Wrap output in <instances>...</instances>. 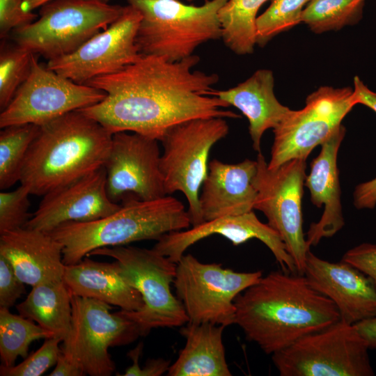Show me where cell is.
<instances>
[{"label": "cell", "mask_w": 376, "mask_h": 376, "mask_svg": "<svg viewBox=\"0 0 376 376\" xmlns=\"http://www.w3.org/2000/svg\"><path fill=\"white\" fill-rule=\"evenodd\" d=\"M35 55L29 77L1 112V128L19 124L40 126L106 97L100 89L76 83L42 65Z\"/></svg>", "instance_id": "obj_14"}, {"label": "cell", "mask_w": 376, "mask_h": 376, "mask_svg": "<svg viewBox=\"0 0 376 376\" xmlns=\"http://www.w3.org/2000/svg\"><path fill=\"white\" fill-rule=\"evenodd\" d=\"M304 275L311 287L334 302L341 320L354 324L376 315V288L352 265L323 260L309 250Z\"/></svg>", "instance_id": "obj_19"}, {"label": "cell", "mask_w": 376, "mask_h": 376, "mask_svg": "<svg viewBox=\"0 0 376 376\" xmlns=\"http://www.w3.org/2000/svg\"><path fill=\"white\" fill-rule=\"evenodd\" d=\"M257 169L256 160L235 164L210 161L199 196L204 221L252 211L257 196L253 185Z\"/></svg>", "instance_id": "obj_21"}, {"label": "cell", "mask_w": 376, "mask_h": 376, "mask_svg": "<svg viewBox=\"0 0 376 376\" xmlns=\"http://www.w3.org/2000/svg\"><path fill=\"white\" fill-rule=\"evenodd\" d=\"M342 260L368 276L376 288V244L363 243L356 246L345 252Z\"/></svg>", "instance_id": "obj_37"}, {"label": "cell", "mask_w": 376, "mask_h": 376, "mask_svg": "<svg viewBox=\"0 0 376 376\" xmlns=\"http://www.w3.org/2000/svg\"><path fill=\"white\" fill-rule=\"evenodd\" d=\"M224 326L187 322L180 329L186 343L168 376H230L222 336Z\"/></svg>", "instance_id": "obj_25"}, {"label": "cell", "mask_w": 376, "mask_h": 376, "mask_svg": "<svg viewBox=\"0 0 376 376\" xmlns=\"http://www.w3.org/2000/svg\"><path fill=\"white\" fill-rule=\"evenodd\" d=\"M365 0H310L301 22L315 33L338 30L357 24L363 15Z\"/></svg>", "instance_id": "obj_30"}, {"label": "cell", "mask_w": 376, "mask_h": 376, "mask_svg": "<svg viewBox=\"0 0 376 376\" xmlns=\"http://www.w3.org/2000/svg\"><path fill=\"white\" fill-rule=\"evenodd\" d=\"M187 1H194V0H187Z\"/></svg>", "instance_id": "obj_44"}, {"label": "cell", "mask_w": 376, "mask_h": 376, "mask_svg": "<svg viewBox=\"0 0 376 376\" xmlns=\"http://www.w3.org/2000/svg\"><path fill=\"white\" fill-rule=\"evenodd\" d=\"M188 211L177 198L143 201L129 196L112 214L91 221L63 224L49 233L63 245V261L73 265L99 248L125 246L157 240L166 233L189 228Z\"/></svg>", "instance_id": "obj_4"}, {"label": "cell", "mask_w": 376, "mask_h": 376, "mask_svg": "<svg viewBox=\"0 0 376 376\" xmlns=\"http://www.w3.org/2000/svg\"><path fill=\"white\" fill-rule=\"evenodd\" d=\"M120 204L109 197L104 166L43 196L24 227L50 233L68 222H85L105 217Z\"/></svg>", "instance_id": "obj_17"}, {"label": "cell", "mask_w": 376, "mask_h": 376, "mask_svg": "<svg viewBox=\"0 0 376 376\" xmlns=\"http://www.w3.org/2000/svg\"><path fill=\"white\" fill-rule=\"evenodd\" d=\"M90 256L113 258L121 276L141 294L143 306L140 310L118 311L137 325L141 336L152 329L180 327L189 322L182 303L171 290L176 263L169 258L153 249L126 245L99 248Z\"/></svg>", "instance_id": "obj_6"}, {"label": "cell", "mask_w": 376, "mask_h": 376, "mask_svg": "<svg viewBox=\"0 0 376 376\" xmlns=\"http://www.w3.org/2000/svg\"><path fill=\"white\" fill-rule=\"evenodd\" d=\"M51 0H23L22 8L26 12H33L36 8H40L43 4ZM104 2H109V0H100Z\"/></svg>", "instance_id": "obj_43"}, {"label": "cell", "mask_w": 376, "mask_h": 376, "mask_svg": "<svg viewBox=\"0 0 376 376\" xmlns=\"http://www.w3.org/2000/svg\"><path fill=\"white\" fill-rule=\"evenodd\" d=\"M112 134L80 110L40 126L25 158L19 182L44 196L104 166Z\"/></svg>", "instance_id": "obj_3"}, {"label": "cell", "mask_w": 376, "mask_h": 376, "mask_svg": "<svg viewBox=\"0 0 376 376\" xmlns=\"http://www.w3.org/2000/svg\"><path fill=\"white\" fill-rule=\"evenodd\" d=\"M86 375L80 366L70 357L61 351L54 369L49 376H83Z\"/></svg>", "instance_id": "obj_39"}, {"label": "cell", "mask_w": 376, "mask_h": 376, "mask_svg": "<svg viewBox=\"0 0 376 376\" xmlns=\"http://www.w3.org/2000/svg\"><path fill=\"white\" fill-rule=\"evenodd\" d=\"M268 0H228L219 11L221 38L239 55L251 54L256 44V19Z\"/></svg>", "instance_id": "obj_27"}, {"label": "cell", "mask_w": 376, "mask_h": 376, "mask_svg": "<svg viewBox=\"0 0 376 376\" xmlns=\"http://www.w3.org/2000/svg\"><path fill=\"white\" fill-rule=\"evenodd\" d=\"M40 126L12 125L0 132V189L5 190L20 180L22 166Z\"/></svg>", "instance_id": "obj_29"}, {"label": "cell", "mask_w": 376, "mask_h": 376, "mask_svg": "<svg viewBox=\"0 0 376 376\" xmlns=\"http://www.w3.org/2000/svg\"><path fill=\"white\" fill-rule=\"evenodd\" d=\"M62 339L46 338L42 346L16 366H0L1 376H39L56 365L61 347Z\"/></svg>", "instance_id": "obj_33"}, {"label": "cell", "mask_w": 376, "mask_h": 376, "mask_svg": "<svg viewBox=\"0 0 376 376\" xmlns=\"http://www.w3.org/2000/svg\"><path fill=\"white\" fill-rule=\"evenodd\" d=\"M274 86L272 71L261 69L235 87L209 93L236 107L246 117L253 147L258 152L265 132L274 129L290 111L276 99Z\"/></svg>", "instance_id": "obj_23"}, {"label": "cell", "mask_w": 376, "mask_h": 376, "mask_svg": "<svg viewBox=\"0 0 376 376\" xmlns=\"http://www.w3.org/2000/svg\"><path fill=\"white\" fill-rule=\"evenodd\" d=\"M224 118H194L169 128L160 139V157L166 195L181 191L189 204L193 226L204 222L200 203V189L207 175L208 157L212 146L228 133Z\"/></svg>", "instance_id": "obj_8"}, {"label": "cell", "mask_w": 376, "mask_h": 376, "mask_svg": "<svg viewBox=\"0 0 376 376\" xmlns=\"http://www.w3.org/2000/svg\"><path fill=\"white\" fill-rule=\"evenodd\" d=\"M9 262L0 255V307L10 308L26 292Z\"/></svg>", "instance_id": "obj_36"}, {"label": "cell", "mask_w": 376, "mask_h": 376, "mask_svg": "<svg viewBox=\"0 0 376 376\" xmlns=\"http://www.w3.org/2000/svg\"><path fill=\"white\" fill-rule=\"evenodd\" d=\"M34 54L16 42L3 43L0 50V108L3 110L31 70Z\"/></svg>", "instance_id": "obj_31"}, {"label": "cell", "mask_w": 376, "mask_h": 376, "mask_svg": "<svg viewBox=\"0 0 376 376\" xmlns=\"http://www.w3.org/2000/svg\"><path fill=\"white\" fill-rule=\"evenodd\" d=\"M53 337L33 320L13 314L9 308L0 307V357L1 365L10 367L18 357L28 356L29 345L39 339Z\"/></svg>", "instance_id": "obj_28"}, {"label": "cell", "mask_w": 376, "mask_h": 376, "mask_svg": "<svg viewBox=\"0 0 376 376\" xmlns=\"http://www.w3.org/2000/svg\"><path fill=\"white\" fill-rule=\"evenodd\" d=\"M353 95L357 104H363L376 113V93L369 89L358 76L354 77Z\"/></svg>", "instance_id": "obj_40"}, {"label": "cell", "mask_w": 376, "mask_h": 376, "mask_svg": "<svg viewBox=\"0 0 376 376\" xmlns=\"http://www.w3.org/2000/svg\"><path fill=\"white\" fill-rule=\"evenodd\" d=\"M0 255L26 285L63 279V245L48 233L23 227L1 233Z\"/></svg>", "instance_id": "obj_22"}, {"label": "cell", "mask_w": 376, "mask_h": 376, "mask_svg": "<svg viewBox=\"0 0 376 376\" xmlns=\"http://www.w3.org/2000/svg\"><path fill=\"white\" fill-rule=\"evenodd\" d=\"M199 61L194 54L174 62L142 55L115 73L85 83L107 95L79 110L112 134L130 132L158 141L169 128L188 120L240 118L226 109L228 103L209 95L219 76L193 70Z\"/></svg>", "instance_id": "obj_1"}, {"label": "cell", "mask_w": 376, "mask_h": 376, "mask_svg": "<svg viewBox=\"0 0 376 376\" xmlns=\"http://www.w3.org/2000/svg\"><path fill=\"white\" fill-rule=\"evenodd\" d=\"M160 157L158 140L134 132L114 133L104 164L109 198L118 203L129 196L150 201L166 196Z\"/></svg>", "instance_id": "obj_16"}, {"label": "cell", "mask_w": 376, "mask_h": 376, "mask_svg": "<svg viewBox=\"0 0 376 376\" xmlns=\"http://www.w3.org/2000/svg\"><path fill=\"white\" fill-rule=\"evenodd\" d=\"M353 196L354 205L357 209H373L376 206V177L359 184Z\"/></svg>", "instance_id": "obj_38"}, {"label": "cell", "mask_w": 376, "mask_h": 376, "mask_svg": "<svg viewBox=\"0 0 376 376\" xmlns=\"http://www.w3.org/2000/svg\"><path fill=\"white\" fill-rule=\"evenodd\" d=\"M357 105L353 88L322 86L306 99L305 107L292 110L273 129L274 139L269 169L293 159H306L311 151L327 140Z\"/></svg>", "instance_id": "obj_13"}, {"label": "cell", "mask_w": 376, "mask_h": 376, "mask_svg": "<svg viewBox=\"0 0 376 376\" xmlns=\"http://www.w3.org/2000/svg\"><path fill=\"white\" fill-rule=\"evenodd\" d=\"M345 134L341 125L321 146V150L311 164L304 185L308 189L311 201L318 207H324L321 218L313 222L306 233L308 247L316 246L324 237H330L345 225L340 202L339 172L337 157Z\"/></svg>", "instance_id": "obj_20"}, {"label": "cell", "mask_w": 376, "mask_h": 376, "mask_svg": "<svg viewBox=\"0 0 376 376\" xmlns=\"http://www.w3.org/2000/svg\"><path fill=\"white\" fill-rule=\"evenodd\" d=\"M235 324L249 341L272 354L339 321L334 302L304 275L272 271L235 299Z\"/></svg>", "instance_id": "obj_2"}, {"label": "cell", "mask_w": 376, "mask_h": 376, "mask_svg": "<svg viewBox=\"0 0 376 376\" xmlns=\"http://www.w3.org/2000/svg\"><path fill=\"white\" fill-rule=\"evenodd\" d=\"M140 12L124 6L120 17L70 54L48 61L47 67L84 84L97 77L115 73L139 60L136 43Z\"/></svg>", "instance_id": "obj_15"}, {"label": "cell", "mask_w": 376, "mask_h": 376, "mask_svg": "<svg viewBox=\"0 0 376 376\" xmlns=\"http://www.w3.org/2000/svg\"><path fill=\"white\" fill-rule=\"evenodd\" d=\"M23 0H0V37L5 38L12 31L33 22L38 15L22 8Z\"/></svg>", "instance_id": "obj_35"}, {"label": "cell", "mask_w": 376, "mask_h": 376, "mask_svg": "<svg viewBox=\"0 0 376 376\" xmlns=\"http://www.w3.org/2000/svg\"><path fill=\"white\" fill-rule=\"evenodd\" d=\"M63 280L71 295L91 298L118 306L121 310H140L143 301L137 290L119 272L117 264L84 258L65 265Z\"/></svg>", "instance_id": "obj_24"}, {"label": "cell", "mask_w": 376, "mask_h": 376, "mask_svg": "<svg viewBox=\"0 0 376 376\" xmlns=\"http://www.w3.org/2000/svg\"><path fill=\"white\" fill-rule=\"evenodd\" d=\"M29 190L21 185L15 190L0 193V234L25 226L32 214Z\"/></svg>", "instance_id": "obj_34"}, {"label": "cell", "mask_w": 376, "mask_h": 376, "mask_svg": "<svg viewBox=\"0 0 376 376\" xmlns=\"http://www.w3.org/2000/svg\"><path fill=\"white\" fill-rule=\"evenodd\" d=\"M72 327L61 352L72 358L86 375L110 376L116 369L109 348L134 342L141 336L137 325L110 304L71 295Z\"/></svg>", "instance_id": "obj_12"}, {"label": "cell", "mask_w": 376, "mask_h": 376, "mask_svg": "<svg viewBox=\"0 0 376 376\" xmlns=\"http://www.w3.org/2000/svg\"><path fill=\"white\" fill-rule=\"evenodd\" d=\"M369 349H376V315L354 324Z\"/></svg>", "instance_id": "obj_41"}, {"label": "cell", "mask_w": 376, "mask_h": 376, "mask_svg": "<svg viewBox=\"0 0 376 376\" xmlns=\"http://www.w3.org/2000/svg\"><path fill=\"white\" fill-rule=\"evenodd\" d=\"M253 185L257 191L254 209L261 211L282 239L294 260L297 273L304 275L308 247L303 231L301 199L306 159H293L269 169L261 152L256 159Z\"/></svg>", "instance_id": "obj_11"}, {"label": "cell", "mask_w": 376, "mask_h": 376, "mask_svg": "<svg viewBox=\"0 0 376 376\" xmlns=\"http://www.w3.org/2000/svg\"><path fill=\"white\" fill-rule=\"evenodd\" d=\"M262 276L261 271L237 272L186 254L176 263L173 284L189 322L227 327L235 324L236 297Z\"/></svg>", "instance_id": "obj_10"}, {"label": "cell", "mask_w": 376, "mask_h": 376, "mask_svg": "<svg viewBox=\"0 0 376 376\" xmlns=\"http://www.w3.org/2000/svg\"><path fill=\"white\" fill-rule=\"evenodd\" d=\"M124 6L100 0H51L13 31L15 42L48 61L71 54L117 19Z\"/></svg>", "instance_id": "obj_7"}, {"label": "cell", "mask_w": 376, "mask_h": 376, "mask_svg": "<svg viewBox=\"0 0 376 376\" xmlns=\"http://www.w3.org/2000/svg\"><path fill=\"white\" fill-rule=\"evenodd\" d=\"M215 234L229 240L235 246L257 239L272 251L284 272L297 273L294 260L280 235L268 224L262 223L253 210L204 221L187 230L166 233L157 240L152 249L177 263L187 248Z\"/></svg>", "instance_id": "obj_18"}, {"label": "cell", "mask_w": 376, "mask_h": 376, "mask_svg": "<svg viewBox=\"0 0 376 376\" xmlns=\"http://www.w3.org/2000/svg\"><path fill=\"white\" fill-rule=\"evenodd\" d=\"M16 308L19 315L36 322L62 342L68 336L72 327L71 293L63 279L32 287Z\"/></svg>", "instance_id": "obj_26"}, {"label": "cell", "mask_w": 376, "mask_h": 376, "mask_svg": "<svg viewBox=\"0 0 376 376\" xmlns=\"http://www.w3.org/2000/svg\"><path fill=\"white\" fill-rule=\"evenodd\" d=\"M170 361L162 358L150 359L142 368H139L134 376H159L167 373Z\"/></svg>", "instance_id": "obj_42"}, {"label": "cell", "mask_w": 376, "mask_h": 376, "mask_svg": "<svg viewBox=\"0 0 376 376\" xmlns=\"http://www.w3.org/2000/svg\"><path fill=\"white\" fill-rule=\"evenodd\" d=\"M310 0H272L256 19V44L265 46L277 34L301 22L304 7Z\"/></svg>", "instance_id": "obj_32"}, {"label": "cell", "mask_w": 376, "mask_h": 376, "mask_svg": "<svg viewBox=\"0 0 376 376\" xmlns=\"http://www.w3.org/2000/svg\"><path fill=\"white\" fill-rule=\"evenodd\" d=\"M368 347L354 324L339 321L272 355L281 376H372Z\"/></svg>", "instance_id": "obj_9"}, {"label": "cell", "mask_w": 376, "mask_h": 376, "mask_svg": "<svg viewBox=\"0 0 376 376\" xmlns=\"http://www.w3.org/2000/svg\"><path fill=\"white\" fill-rule=\"evenodd\" d=\"M125 1L141 15L136 43L142 55L178 61L201 44L221 38L219 11L228 0H209L201 6L179 0Z\"/></svg>", "instance_id": "obj_5"}]
</instances>
